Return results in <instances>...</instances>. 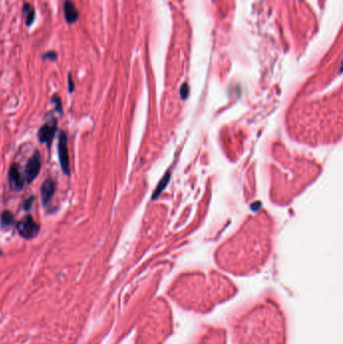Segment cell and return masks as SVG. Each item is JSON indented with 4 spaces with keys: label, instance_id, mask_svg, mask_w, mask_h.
I'll list each match as a JSON object with an SVG mask.
<instances>
[{
    "label": "cell",
    "instance_id": "cell-1",
    "mask_svg": "<svg viewBox=\"0 0 343 344\" xmlns=\"http://www.w3.org/2000/svg\"><path fill=\"white\" fill-rule=\"evenodd\" d=\"M16 229L21 238L25 240H32L38 235L39 225L30 215H25L16 224Z\"/></svg>",
    "mask_w": 343,
    "mask_h": 344
},
{
    "label": "cell",
    "instance_id": "cell-2",
    "mask_svg": "<svg viewBox=\"0 0 343 344\" xmlns=\"http://www.w3.org/2000/svg\"><path fill=\"white\" fill-rule=\"evenodd\" d=\"M58 160L59 164L62 169V172L65 175L71 174L70 168V157H68V138L65 132L61 131L58 135Z\"/></svg>",
    "mask_w": 343,
    "mask_h": 344
},
{
    "label": "cell",
    "instance_id": "cell-3",
    "mask_svg": "<svg viewBox=\"0 0 343 344\" xmlns=\"http://www.w3.org/2000/svg\"><path fill=\"white\" fill-rule=\"evenodd\" d=\"M41 168V157L39 152L36 150L34 153L32 154L30 159L27 161V164L25 166L24 169V182L26 183H31L33 180L37 177L39 172H40Z\"/></svg>",
    "mask_w": 343,
    "mask_h": 344
},
{
    "label": "cell",
    "instance_id": "cell-4",
    "mask_svg": "<svg viewBox=\"0 0 343 344\" xmlns=\"http://www.w3.org/2000/svg\"><path fill=\"white\" fill-rule=\"evenodd\" d=\"M55 132H57V121H55V119H51V121H48L39 128L37 132L39 142L45 144L47 148H51Z\"/></svg>",
    "mask_w": 343,
    "mask_h": 344
},
{
    "label": "cell",
    "instance_id": "cell-5",
    "mask_svg": "<svg viewBox=\"0 0 343 344\" xmlns=\"http://www.w3.org/2000/svg\"><path fill=\"white\" fill-rule=\"evenodd\" d=\"M8 183L14 191H20L23 188L24 178L19 171V165L16 163H12L8 170Z\"/></svg>",
    "mask_w": 343,
    "mask_h": 344
},
{
    "label": "cell",
    "instance_id": "cell-6",
    "mask_svg": "<svg viewBox=\"0 0 343 344\" xmlns=\"http://www.w3.org/2000/svg\"><path fill=\"white\" fill-rule=\"evenodd\" d=\"M55 189H57V184L55 181L51 178L45 179L40 187V194H41V201L42 204L47 206L51 202L52 196L54 195Z\"/></svg>",
    "mask_w": 343,
    "mask_h": 344
},
{
    "label": "cell",
    "instance_id": "cell-7",
    "mask_svg": "<svg viewBox=\"0 0 343 344\" xmlns=\"http://www.w3.org/2000/svg\"><path fill=\"white\" fill-rule=\"evenodd\" d=\"M64 13L65 18L68 21V23L72 24L78 20L79 18V11L75 8V4L71 0H65L64 2Z\"/></svg>",
    "mask_w": 343,
    "mask_h": 344
},
{
    "label": "cell",
    "instance_id": "cell-8",
    "mask_svg": "<svg viewBox=\"0 0 343 344\" xmlns=\"http://www.w3.org/2000/svg\"><path fill=\"white\" fill-rule=\"evenodd\" d=\"M14 222V215L10 210H3L0 214V228L7 229Z\"/></svg>",
    "mask_w": 343,
    "mask_h": 344
},
{
    "label": "cell",
    "instance_id": "cell-9",
    "mask_svg": "<svg viewBox=\"0 0 343 344\" xmlns=\"http://www.w3.org/2000/svg\"><path fill=\"white\" fill-rule=\"evenodd\" d=\"M23 10L25 13V22L26 25H31L32 21L34 20V8L29 4V3H24L23 5Z\"/></svg>",
    "mask_w": 343,
    "mask_h": 344
},
{
    "label": "cell",
    "instance_id": "cell-10",
    "mask_svg": "<svg viewBox=\"0 0 343 344\" xmlns=\"http://www.w3.org/2000/svg\"><path fill=\"white\" fill-rule=\"evenodd\" d=\"M34 201V195H30L28 198H26L25 200L23 201V203H22V209L25 211H28L30 210L31 206H32V203H33Z\"/></svg>",
    "mask_w": 343,
    "mask_h": 344
},
{
    "label": "cell",
    "instance_id": "cell-11",
    "mask_svg": "<svg viewBox=\"0 0 343 344\" xmlns=\"http://www.w3.org/2000/svg\"><path fill=\"white\" fill-rule=\"evenodd\" d=\"M168 180H169V175L165 176V178L162 179V181L160 182V185L157 186V190H156V192L154 193V197H156L157 194H160V192L163 190L164 187H165V185L168 183Z\"/></svg>",
    "mask_w": 343,
    "mask_h": 344
},
{
    "label": "cell",
    "instance_id": "cell-12",
    "mask_svg": "<svg viewBox=\"0 0 343 344\" xmlns=\"http://www.w3.org/2000/svg\"><path fill=\"white\" fill-rule=\"evenodd\" d=\"M52 102L55 104V109H57L59 113H62V107H61V99L57 96V95H54V97H52Z\"/></svg>",
    "mask_w": 343,
    "mask_h": 344
},
{
    "label": "cell",
    "instance_id": "cell-13",
    "mask_svg": "<svg viewBox=\"0 0 343 344\" xmlns=\"http://www.w3.org/2000/svg\"><path fill=\"white\" fill-rule=\"evenodd\" d=\"M58 57V54H55L54 51H49V52H47V54H44L42 55V58L44 60H49V61H55Z\"/></svg>",
    "mask_w": 343,
    "mask_h": 344
},
{
    "label": "cell",
    "instance_id": "cell-14",
    "mask_svg": "<svg viewBox=\"0 0 343 344\" xmlns=\"http://www.w3.org/2000/svg\"><path fill=\"white\" fill-rule=\"evenodd\" d=\"M75 90V84H74V81L72 80V77L71 75H68V91H70V93H72Z\"/></svg>",
    "mask_w": 343,
    "mask_h": 344
},
{
    "label": "cell",
    "instance_id": "cell-15",
    "mask_svg": "<svg viewBox=\"0 0 343 344\" xmlns=\"http://www.w3.org/2000/svg\"><path fill=\"white\" fill-rule=\"evenodd\" d=\"M187 91H188V88H187L186 85H184V86L181 88V93H185V96H187Z\"/></svg>",
    "mask_w": 343,
    "mask_h": 344
}]
</instances>
